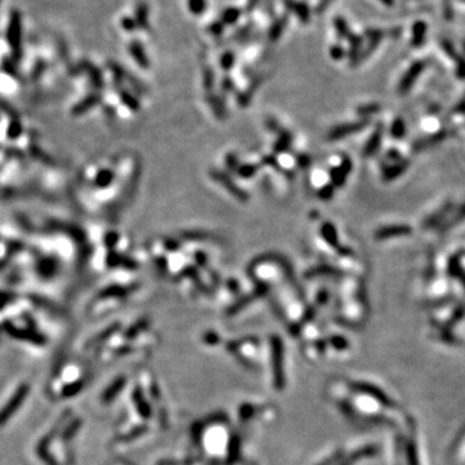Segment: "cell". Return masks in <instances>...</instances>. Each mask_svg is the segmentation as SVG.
<instances>
[{
	"label": "cell",
	"instance_id": "35",
	"mask_svg": "<svg viewBox=\"0 0 465 465\" xmlns=\"http://www.w3.org/2000/svg\"><path fill=\"white\" fill-rule=\"evenodd\" d=\"M194 259L195 262H197V266H199V268H206L207 264H208V257L202 251H198V252L194 253Z\"/></svg>",
	"mask_w": 465,
	"mask_h": 465
},
{
	"label": "cell",
	"instance_id": "49",
	"mask_svg": "<svg viewBox=\"0 0 465 465\" xmlns=\"http://www.w3.org/2000/svg\"><path fill=\"white\" fill-rule=\"evenodd\" d=\"M381 2H384V3H386V4H388V6H390V4L393 3V0H381Z\"/></svg>",
	"mask_w": 465,
	"mask_h": 465
},
{
	"label": "cell",
	"instance_id": "42",
	"mask_svg": "<svg viewBox=\"0 0 465 465\" xmlns=\"http://www.w3.org/2000/svg\"><path fill=\"white\" fill-rule=\"evenodd\" d=\"M212 86H213L212 73H211V71L208 70V71H207V74H206V77H204V87H206V89L211 91Z\"/></svg>",
	"mask_w": 465,
	"mask_h": 465
},
{
	"label": "cell",
	"instance_id": "2",
	"mask_svg": "<svg viewBox=\"0 0 465 465\" xmlns=\"http://www.w3.org/2000/svg\"><path fill=\"white\" fill-rule=\"evenodd\" d=\"M368 124H370L368 119H362V121L353 122V123H345L340 124V126H336L328 132V140H331V141L342 140L345 139V137H347V136L354 135V133L359 132V131L365 130Z\"/></svg>",
	"mask_w": 465,
	"mask_h": 465
},
{
	"label": "cell",
	"instance_id": "18",
	"mask_svg": "<svg viewBox=\"0 0 465 465\" xmlns=\"http://www.w3.org/2000/svg\"><path fill=\"white\" fill-rule=\"evenodd\" d=\"M465 220V204H462L461 207H459V209L456 211V215H453V217L451 220H448L446 224L442 225V227L439 230L441 231H447V230L452 229L455 225L460 224L462 221Z\"/></svg>",
	"mask_w": 465,
	"mask_h": 465
},
{
	"label": "cell",
	"instance_id": "51",
	"mask_svg": "<svg viewBox=\"0 0 465 465\" xmlns=\"http://www.w3.org/2000/svg\"><path fill=\"white\" fill-rule=\"evenodd\" d=\"M464 97H465V96H464Z\"/></svg>",
	"mask_w": 465,
	"mask_h": 465
},
{
	"label": "cell",
	"instance_id": "19",
	"mask_svg": "<svg viewBox=\"0 0 465 465\" xmlns=\"http://www.w3.org/2000/svg\"><path fill=\"white\" fill-rule=\"evenodd\" d=\"M38 455H39V457H40V459L43 460V461H44L47 465H59V462H57L56 460H54L53 457H52V455H50V453L48 452V450H47V439H44V441H41L40 443H39Z\"/></svg>",
	"mask_w": 465,
	"mask_h": 465
},
{
	"label": "cell",
	"instance_id": "31",
	"mask_svg": "<svg viewBox=\"0 0 465 465\" xmlns=\"http://www.w3.org/2000/svg\"><path fill=\"white\" fill-rule=\"evenodd\" d=\"M79 428H80V420H75L73 423V424H71L70 427H69L68 429L65 430V432H64V434H62V438L65 439V441H69V439H71L74 437V434L77 433V430L79 429Z\"/></svg>",
	"mask_w": 465,
	"mask_h": 465
},
{
	"label": "cell",
	"instance_id": "12",
	"mask_svg": "<svg viewBox=\"0 0 465 465\" xmlns=\"http://www.w3.org/2000/svg\"><path fill=\"white\" fill-rule=\"evenodd\" d=\"M321 236L327 245L333 247L335 250H337V248L340 247L339 237H337V231H336V227L333 224H331V222H324L321 226Z\"/></svg>",
	"mask_w": 465,
	"mask_h": 465
},
{
	"label": "cell",
	"instance_id": "15",
	"mask_svg": "<svg viewBox=\"0 0 465 465\" xmlns=\"http://www.w3.org/2000/svg\"><path fill=\"white\" fill-rule=\"evenodd\" d=\"M278 136H279V139L274 145V153H284V151H287L291 147L292 133L288 132V131L282 130L278 133Z\"/></svg>",
	"mask_w": 465,
	"mask_h": 465
},
{
	"label": "cell",
	"instance_id": "8",
	"mask_svg": "<svg viewBox=\"0 0 465 465\" xmlns=\"http://www.w3.org/2000/svg\"><path fill=\"white\" fill-rule=\"evenodd\" d=\"M383 133L384 126L379 123L374 130V132H372V135L370 136V139L366 142V146L363 149V156L365 158H370V156L375 155V153L379 150L380 145H381V140H383Z\"/></svg>",
	"mask_w": 465,
	"mask_h": 465
},
{
	"label": "cell",
	"instance_id": "37",
	"mask_svg": "<svg viewBox=\"0 0 465 465\" xmlns=\"http://www.w3.org/2000/svg\"><path fill=\"white\" fill-rule=\"evenodd\" d=\"M296 162H298V165L300 168H308L312 163V158L309 155H306V154H299L296 156Z\"/></svg>",
	"mask_w": 465,
	"mask_h": 465
},
{
	"label": "cell",
	"instance_id": "34",
	"mask_svg": "<svg viewBox=\"0 0 465 465\" xmlns=\"http://www.w3.org/2000/svg\"><path fill=\"white\" fill-rule=\"evenodd\" d=\"M441 45H442V48L445 49V52H446V53H447V56H448V57H451V59H452V60H456V61L460 59V57L457 56L456 50H455V48H453V45L451 44L450 41H447V40H442Z\"/></svg>",
	"mask_w": 465,
	"mask_h": 465
},
{
	"label": "cell",
	"instance_id": "40",
	"mask_svg": "<svg viewBox=\"0 0 465 465\" xmlns=\"http://www.w3.org/2000/svg\"><path fill=\"white\" fill-rule=\"evenodd\" d=\"M261 162H262V164L270 165V167L275 168V169H279V167H278L277 158H275V156H274V155H266V156H264V158H262Z\"/></svg>",
	"mask_w": 465,
	"mask_h": 465
},
{
	"label": "cell",
	"instance_id": "39",
	"mask_svg": "<svg viewBox=\"0 0 465 465\" xmlns=\"http://www.w3.org/2000/svg\"><path fill=\"white\" fill-rule=\"evenodd\" d=\"M456 75L460 79H465V59H459L456 62Z\"/></svg>",
	"mask_w": 465,
	"mask_h": 465
},
{
	"label": "cell",
	"instance_id": "26",
	"mask_svg": "<svg viewBox=\"0 0 465 465\" xmlns=\"http://www.w3.org/2000/svg\"><path fill=\"white\" fill-rule=\"evenodd\" d=\"M114 179V175L109 169H103L98 173L97 179H96V184L98 185V188H106L107 185H110Z\"/></svg>",
	"mask_w": 465,
	"mask_h": 465
},
{
	"label": "cell",
	"instance_id": "47",
	"mask_svg": "<svg viewBox=\"0 0 465 465\" xmlns=\"http://www.w3.org/2000/svg\"><path fill=\"white\" fill-rule=\"evenodd\" d=\"M327 299H328V294H327V291H321L318 294V303H321V304H324L327 301Z\"/></svg>",
	"mask_w": 465,
	"mask_h": 465
},
{
	"label": "cell",
	"instance_id": "28",
	"mask_svg": "<svg viewBox=\"0 0 465 465\" xmlns=\"http://www.w3.org/2000/svg\"><path fill=\"white\" fill-rule=\"evenodd\" d=\"M122 100H123V102L126 103L127 106L130 107L131 110H135V111H137V110L140 109L139 101L136 100V98L133 97L132 94H130L128 92H122Z\"/></svg>",
	"mask_w": 465,
	"mask_h": 465
},
{
	"label": "cell",
	"instance_id": "17",
	"mask_svg": "<svg viewBox=\"0 0 465 465\" xmlns=\"http://www.w3.org/2000/svg\"><path fill=\"white\" fill-rule=\"evenodd\" d=\"M181 237L186 241L192 242H206L208 239H211V234L207 231H202V230H186V231L181 233Z\"/></svg>",
	"mask_w": 465,
	"mask_h": 465
},
{
	"label": "cell",
	"instance_id": "22",
	"mask_svg": "<svg viewBox=\"0 0 465 465\" xmlns=\"http://www.w3.org/2000/svg\"><path fill=\"white\" fill-rule=\"evenodd\" d=\"M406 133V124L404 122L402 121L400 118H397L392 124V128H390V135L394 139H402Z\"/></svg>",
	"mask_w": 465,
	"mask_h": 465
},
{
	"label": "cell",
	"instance_id": "50",
	"mask_svg": "<svg viewBox=\"0 0 465 465\" xmlns=\"http://www.w3.org/2000/svg\"><path fill=\"white\" fill-rule=\"evenodd\" d=\"M464 50H465V44H464Z\"/></svg>",
	"mask_w": 465,
	"mask_h": 465
},
{
	"label": "cell",
	"instance_id": "36",
	"mask_svg": "<svg viewBox=\"0 0 465 465\" xmlns=\"http://www.w3.org/2000/svg\"><path fill=\"white\" fill-rule=\"evenodd\" d=\"M339 168H340V171H342L347 176V175H349L352 172V169H353V162H352V160L349 159L347 156H344V158H342V160H341V163H340Z\"/></svg>",
	"mask_w": 465,
	"mask_h": 465
},
{
	"label": "cell",
	"instance_id": "1",
	"mask_svg": "<svg viewBox=\"0 0 465 465\" xmlns=\"http://www.w3.org/2000/svg\"><path fill=\"white\" fill-rule=\"evenodd\" d=\"M27 393H29V385H27V384H24V385H21L20 388L17 389V392L15 393V395L8 400V403H7L6 406L2 409V411H0V427H3L7 421L15 415V412L17 411L18 407L22 404V402H24L25 398H26Z\"/></svg>",
	"mask_w": 465,
	"mask_h": 465
},
{
	"label": "cell",
	"instance_id": "7",
	"mask_svg": "<svg viewBox=\"0 0 465 465\" xmlns=\"http://www.w3.org/2000/svg\"><path fill=\"white\" fill-rule=\"evenodd\" d=\"M453 207L455 206H453V203H451V202H447L446 204H443L438 211L432 213V215L423 222V227H424V229H434V227L439 226V225L442 226V225L445 224L446 217L450 215Z\"/></svg>",
	"mask_w": 465,
	"mask_h": 465
},
{
	"label": "cell",
	"instance_id": "9",
	"mask_svg": "<svg viewBox=\"0 0 465 465\" xmlns=\"http://www.w3.org/2000/svg\"><path fill=\"white\" fill-rule=\"evenodd\" d=\"M7 331H8L9 335H12L13 337L20 340H26L29 342H33V344H38V345H43L45 342V339L39 333L34 332V331H29V330H20V328H16L13 326H9L7 324Z\"/></svg>",
	"mask_w": 465,
	"mask_h": 465
},
{
	"label": "cell",
	"instance_id": "38",
	"mask_svg": "<svg viewBox=\"0 0 465 465\" xmlns=\"http://www.w3.org/2000/svg\"><path fill=\"white\" fill-rule=\"evenodd\" d=\"M154 264H155V268L160 271V273H167L168 270V261L167 259L164 257H156L154 260Z\"/></svg>",
	"mask_w": 465,
	"mask_h": 465
},
{
	"label": "cell",
	"instance_id": "20",
	"mask_svg": "<svg viewBox=\"0 0 465 465\" xmlns=\"http://www.w3.org/2000/svg\"><path fill=\"white\" fill-rule=\"evenodd\" d=\"M83 388H84V381H83V380H78V381H75V383L69 384V385H66L65 388L62 389L61 394H62V397H65V398L74 397V395H77Z\"/></svg>",
	"mask_w": 465,
	"mask_h": 465
},
{
	"label": "cell",
	"instance_id": "11",
	"mask_svg": "<svg viewBox=\"0 0 465 465\" xmlns=\"http://www.w3.org/2000/svg\"><path fill=\"white\" fill-rule=\"evenodd\" d=\"M460 260H461V253H456L455 256L451 257L450 261H448L447 271L450 277L456 278L457 280H460L462 286L465 287V270L462 269Z\"/></svg>",
	"mask_w": 465,
	"mask_h": 465
},
{
	"label": "cell",
	"instance_id": "5",
	"mask_svg": "<svg viewBox=\"0 0 465 465\" xmlns=\"http://www.w3.org/2000/svg\"><path fill=\"white\" fill-rule=\"evenodd\" d=\"M448 136V131L446 130H441L438 132L433 133V135L427 136V137H421V139L416 140L414 144H412V150L414 151H423L427 150L429 147L436 146V145L441 144L442 141H445L447 139Z\"/></svg>",
	"mask_w": 465,
	"mask_h": 465
},
{
	"label": "cell",
	"instance_id": "3",
	"mask_svg": "<svg viewBox=\"0 0 465 465\" xmlns=\"http://www.w3.org/2000/svg\"><path fill=\"white\" fill-rule=\"evenodd\" d=\"M211 177L215 180L216 183L221 184V185L224 186L227 192L236 198V199L241 200V202H247L248 198H250L245 190H242L241 188H238V185L233 181V179L229 175L224 173V172L221 171H217V169H212V171H211Z\"/></svg>",
	"mask_w": 465,
	"mask_h": 465
},
{
	"label": "cell",
	"instance_id": "25",
	"mask_svg": "<svg viewBox=\"0 0 465 465\" xmlns=\"http://www.w3.org/2000/svg\"><path fill=\"white\" fill-rule=\"evenodd\" d=\"M127 292L128 291H127L126 287L111 286L107 287L106 289H103V291L101 292V296H102V298H112V296H114V298H122V296H126Z\"/></svg>",
	"mask_w": 465,
	"mask_h": 465
},
{
	"label": "cell",
	"instance_id": "33",
	"mask_svg": "<svg viewBox=\"0 0 465 465\" xmlns=\"http://www.w3.org/2000/svg\"><path fill=\"white\" fill-rule=\"evenodd\" d=\"M225 163H226V167L233 172H236L237 168L239 167L238 156L236 154H227L226 158H225Z\"/></svg>",
	"mask_w": 465,
	"mask_h": 465
},
{
	"label": "cell",
	"instance_id": "32",
	"mask_svg": "<svg viewBox=\"0 0 465 465\" xmlns=\"http://www.w3.org/2000/svg\"><path fill=\"white\" fill-rule=\"evenodd\" d=\"M163 246H164L165 250L169 251V252H176V251H179L180 247H181V243H180L177 239L165 238L164 241H163Z\"/></svg>",
	"mask_w": 465,
	"mask_h": 465
},
{
	"label": "cell",
	"instance_id": "6",
	"mask_svg": "<svg viewBox=\"0 0 465 465\" xmlns=\"http://www.w3.org/2000/svg\"><path fill=\"white\" fill-rule=\"evenodd\" d=\"M412 229L409 225H388L377 229L375 231V238L377 241H386V239L394 238V237H402L411 234Z\"/></svg>",
	"mask_w": 465,
	"mask_h": 465
},
{
	"label": "cell",
	"instance_id": "24",
	"mask_svg": "<svg viewBox=\"0 0 465 465\" xmlns=\"http://www.w3.org/2000/svg\"><path fill=\"white\" fill-rule=\"evenodd\" d=\"M257 169H259V167L256 164H242L237 168L236 172L238 176L243 177V179H251L256 175Z\"/></svg>",
	"mask_w": 465,
	"mask_h": 465
},
{
	"label": "cell",
	"instance_id": "27",
	"mask_svg": "<svg viewBox=\"0 0 465 465\" xmlns=\"http://www.w3.org/2000/svg\"><path fill=\"white\" fill-rule=\"evenodd\" d=\"M380 109H381V106L379 103H368V105L359 106L357 109V114L361 115V117H368V115H374L379 112Z\"/></svg>",
	"mask_w": 465,
	"mask_h": 465
},
{
	"label": "cell",
	"instance_id": "46",
	"mask_svg": "<svg viewBox=\"0 0 465 465\" xmlns=\"http://www.w3.org/2000/svg\"><path fill=\"white\" fill-rule=\"evenodd\" d=\"M227 287H229V288L231 289L233 292L239 291V283L237 282V280H234V279L227 280Z\"/></svg>",
	"mask_w": 465,
	"mask_h": 465
},
{
	"label": "cell",
	"instance_id": "43",
	"mask_svg": "<svg viewBox=\"0 0 465 465\" xmlns=\"http://www.w3.org/2000/svg\"><path fill=\"white\" fill-rule=\"evenodd\" d=\"M451 112H452V114H465V97L457 103L456 106L451 110Z\"/></svg>",
	"mask_w": 465,
	"mask_h": 465
},
{
	"label": "cell",
	"instance_id": "48",
	"mask_svg": "<svg viewBox=\"0 0 465 465\" xmlns=\"http://www.w3.org/2000/svg\"><path fill=\"white\" fill-rule=\"evenodd\" d=\"M222 89H224V91H231L233 89V83H231V80L230 79H227V80H224V83H222Z\"/></svg>",
	"mask_w": 465,
	"mask_h": 465
},
{
	"label": "cell",
	"instance_id": "14",
	"mask_svg": "<svg viewBox=\"0 0 465 465\" xmlns=\"http://www.w3.org/2000/svg\"><path fill=\"white\" fill-rule=\"evenodd\" d=\"M207 102H208L209 107L212 109V111H213V114H215L216 118H218V119L226 118V109H225L222 101H221L217 96L208 94V96H207Z\"/></svg>",
	"mask_w": 465,
	"mask_h": 465
},
{
	"label": "cell",
	"instance_id": "45",
	"mask_svg": "<svg viewBox=\"0 0 465 465\" xmlns=\"http://www.w3.org/2000/svg\"><path fill=\"white\" fill-rule=\"evenodd\" d=\"M268 128H269V130L274 131V132H277V133H279L280 131H282V128L279 127V124H278L277 122L274 121V119H269V121H268Z\"/></svg>",
	"mask_w": 465,
	"mask_h": 465
},
{
	"label": "cell",
	"instance_id": "16",
	"mask_svg": "<svg viewBox=\"0 0 465 465\" xmlns=\"http://www.w3.org/2000/svg\"><path fill=\"white\" fill-rule=\"evenodd\" d=\"M425 34H427V25L423 22H416L412 27V45L420 47L424 44Z\"/></svg>",
	"mask_w": 465,
	"mask_h": 465
},
{
	"label": "cell",
	"instance_id": "23",
	"mask_svg": "<svg viewBox=\"0 0 465 465\" xmlns=\"http://www.w3.org/2000/svg\"><path fill=\"white\" fill-rule=\"evenodd\" d=\"M123 384H124L123 379H119V380H117V381H114V384H112L111 386H109V388L106 389V392L103 393L102 399L105 400V402H109V400H111L112 398L115 397V395L118 394V392L121 390V388L123 386Z\"/></svg>",
	"mask_w": 465,
	"mask_h": 465
},
{
	"label": "cell",
	"instance_id": "29",
	"mask_svg": "<svg viewBox=\"0 0 465 465\" xmlns=\"http://www.w3.org/2000/svg\"><path fill=\"white\" fill-rule=\"evenodd\" d=\"M190 278L193 280H197L198 283L199 282V273H198V269L195 266H188V268L184 269L181 273H180V278Z\"/></svg>",
	"mask_w": 465,
	"mask_h": 465
},
{
	"label": "cell",
	"instance_id": "41",
	"mask_svg": "<svg viewBox=\"0 0 465 465\" xmlns=\"http://www.w3.org/2000/svg\"><path fill=\"white\" fill-rule=\"evenodd\" d=\"M118 242V234L117 233H110L106 237V245L107 247H114Z\"/></svg>",
	"mask_w": 465,
	"mask_h": 465
},
{
	"label": "cell",
	"instance_id": "13",
	"mask_svg": "<svg viewBox=\"0 0 465 465\" xmlns=\"http://www.w3.org/2000/svg\"><path fill=\"white\" fill-rule=\"evenodd\" d=\"M342 271L339 270V269L333 268V266L330 265H319L315 266V268H312L310 270H308L305 273L306 278H313V277H318V275H335V277H340L342 275Z\"/></svg>",
	"mask_w": 465,
	"mask_h": 465
},
{
	"label": "cell",
	"instance_id": "10",
	"mask_svg": "<svg viewBox=\"0 0 465 465\" xmlns=\"http://www.w3.org/2000/svg\"><path fill=\"white\" fill-rule=\"evenodd\" d=\"M410 162L409 160H399L398 163H394L392 165H388L383 169V173H381V179L384 181H393V180L398 179L402 173L407 171V168H409Z\"/></svg>",
	"mask_w": 465,
	"mask_h": 465
},
{
	"label": "cell",
	"instance_id": "4",
	"mask_svg": "<svg viewBox=\"0 0 465 465\" xmlns=\"http://www.w3.org/2000/svg\"><path fill=\"white\" fill-rule=\"evenodd\" d=\"M425 69V62L424 61H416L411 68L407 70V73L404 74L403 78L400 79L399 86H398V92L400 94H406L407 92L411 89V87L415 84V82L418 80V78L420 77V74L423 73V70Z\"/></svg>",
	"mask_w": 465,
	"mask_h": 465
},
{
	"label": "cell",
	"instance_id": "21",
	"mask_svg": "<svg viewBox=\"0 0 465 465\" xmlns=\"http://www.w3.org/2000/svg\"><path fill=\"white\" fill-rule=\"evenodd\" d=\"M330 177H331V181H332L331 184H332L335 188H341V186L345 184V181H346L347 176L344 173V172L340 171L339 167H336V168H332V169L330 171Z\"/></svg>",
	"mask_w": 465,
	"mask_h": 465
},
{
	"label": "cell",
	"instance_id": "30",
	"mask_svg": "<svg viewBox=\"0 0 465 465\" xmlns=\"http://www.w3.org/2000/svg\"><path fill=\"white\" fill-rule=\"evenodd\" d=\"M333 190H335V186L332 184H328V185H324L323 188L321 189L318 192V198L322 200H330L332 199L333 195Z\"/></svg>",
	"mask_w": 465,
	"mask_h": 465
},
{
	"label": "cell",
	"instance_id": "44",
	"mask_svg": "<svg viewBox=\"0 0 465 465\" xmlns=\"http://www.w3.org/2000/svg\"><path fill=\"white\" fill-rule=\"evenodd\" d=\"M386 158H388V159H390V160H394V162H397V160H400V158H402V156H400L399 151L395 150V149H392V150H389L388 153H386Z\"/></svg>",
	"mask_w": 465,
	"mask_h": 465
}]
</instances>
